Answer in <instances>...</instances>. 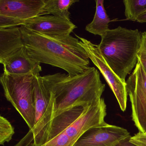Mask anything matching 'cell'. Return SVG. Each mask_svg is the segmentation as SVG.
<instances>
[{
    "label": "cell",
    "mask_w": 146,
    "mask_h": 146,
    "mask_svg": "<svg viewBox=\"0 0 146 146\" xmlns=\"http://www.w3.org/2000/svg\"><path fill=\"white\" fill-rule=\"evenodd\" d=\"M20 27L25 47L36 62L63 69L71 77L89 67V58L78 38L48 36Z\"/></svg>",
    "instance_id": "cell-1"
},
{
    "label": "cell",
    "mask_w": 146,
    "mask_h": 146,
    "mask_svg": "<svg viewBox=\"0 0 146 146\" xmlns=\"http://www.w3.org/2000/svg\"><path fill=\"white\" fill-rule=\"evenodd\" d=\"M42 78L47 88L53 95L52 118L77 106L97 104L101 100L106 88L100 72L94 67H89L73 77L57 73Z\"/></svg>",
    "instance_id": "cell-2"
},
{
    "label": "cell",
    "mask_w": 146,
    "mask_h": 146,
    "mask_svg": "<svg viewBox=\"0 0 146 146\" xmlns=\"http://www.w3.org/2000/svg\"><path fill=\"white\" fill-rule=\"evenodd\" d=\"M106 114L103 98L94 105L70 108L51 119L40 146H73L88 130L105 123Z\"/></svg>",
    "instance_id": "cell-3"
},
{
    "label": "cell",
    "mask_w": 146,
    "mask_h": 146,
    "mask_svg": "<svg viewBox=\"0 0 146 146\" xmlns=\"http://www.w3.org/2000/svg\"><path fill=\"white\" fill-rule=\"evenodd\" d=\"M98 45L105 61L124 82L136 66L142 44V33L138 29L121 26L109 29Z\"/></svg>",
    "instance_id": "cell-4"
},
{
    "label": "cell",
    "mask_w": 146,
    "mask_h": 146,
    "mask_svg": "<svg viewBox=\"0 0 146 146\" xmlns=\"http://www.w3.org/2000/svg\"><path fill=\"white\" fill-rule=\"evenodd\" d=\"M32 75L11 76L3 72L0 82L7 100L23 117L29 129L35 125L34 81Z\"/></svg>",
    "instance_id": "cell-5"
},
{
    "label": "cell",
    "mask_w": 146,
    "mask_h": 146,
    "mask_svg": "<svg viewBox=\"0 0 146 146\" xmlns=\"http://www.w3.org/2000/svg\"><path fill=\"white\" fill-rule=\"evenodd\" d=\"M126 83L132 120L139 131L146 133V74L139 61Z\"/></svg>",
    "instance_id": "cell-6"
},
{
    "label": "cell",
    "mask_w": 146,
    "mask_h": 146,
    "mask_svg": "<svg viewBox=\"0 0 146 146\" xmlns=\"http://www.w3.org/2000/svg\"><path fill=\"white\" fill-rule=\"evenodd\" d=\"M35 125L32 131L34 134L35 146H40L52 117L54 97L46 87L42 76H35L34 81Z\"/></svg>",
    "instance_id": "cell-7"
},
{
    "label": "cell",
    "mask_w": 146,
    "mask_h": 146,
    "mask_svg": "<svg viewBox=\"0 0 146 146\" xmlns=\"http://www.w3.org/2000/svg\"><path fill=\"white\" fill-rule=\"evenodd\" d=\"M44 0H0V29L19 26L43 14Z\"/></svg>",
    "instance_id": "cell-8"
},
{
    "label": "cell",
    "mask_w": 146,
    "mask_h": 146,
    "mask_svg": "<svg viewBox=\"0 0 146 146\" xmlns=\"http://www.w3.org/2000/svg\"><path fill=\"white\" fill-rule=\"evenodd\" d=\"M89 59L97 67L105 78L117 101L123 112L126 110L127 94L126 82H124L109 67L102 57L98 45L90 41L76 35Z\"/></svg>",
    "instance_id": "cell-9"
},
{
    "label": "cell",
    "mask_w": 146,
    "mask_h": 146,
    "mask_svg": "<svg viewBox=\"0 0 146 146\" xmlns=\"http://www.w3.org/2000/svg\"><path fill=\"white\" fill-rule=\"evenodd\" d=\"M131 137L126 129L105 123L88 130L73 146H116Z\"/></svg>",
    "instance_id": "cell-10"
},
{
    "label": "cell",
    "mask_w": 146,
    "mask_h": 146,
    "mask_svg": "<svg viewBox=\"0 0 146 146\" xmlns=\"http://www.w3.org/2000/svg\"><path fill=\"white\" fill-rule=\"evenodd\" d=\"M48 36L61 37L70 35L77 28L70 20L52 16H40L22 21L19 26Z\"/></svg>",
    "instance_id": "cell-11"
},
{
    "label": "cell",
    "mask_w": 146,
    "mask_h": 146,
    "mask_svg": "<svg viewBox=\"0 0 146 146\" xmlns=\"http://www.w3.org/2000/svg\"><path fill=\"white\" fill-rule=\"evenodd\" d=\"M4 72L11 76L40 75L42 71L40 64L29 55L25 47L7 58L2 63Z\"/></svg>",
    "instance_id": "cell-12"
},
{
    "label": "cell",
    "mask_w": 146,
    "mask_h": 146,
    "mask_svg": "<svg viewBox=\"0 0 146 146\" xmlns=\"http://www.w3.org/2000/svg\"><path fill=\"white\" fill-rule=\"evenodd\" d=\"M20 26L0 29V63L24 47Z\"/></svg>",
    "instance_id": "cell-13"
},
{
    "label": "cell",
    "mask_w": 146,
    "mask_h": 146,
    "mask_svg": "<svg viewBox=\"0 0 146 146\" xmlns=\"http://www.w3.org/2000/svg\"><path fill=\"white\" fill-rule=\"evenodd\" d=\"M96 9L93 21L87 25L85 30L95 35L101 36L109 29L111 19L107 14L104 5V0H96Z\"/></svg>",
    "instance_id": "cell-14"
},
{
    "label": "cell",
    "mask_w": 146,
    "mask_h": 146,
    "mask_svg": "<svg viewBox=\"0 0 146 146\" xmlns=\"http://www.w3.org/2000/svg\"><path fill=\"white\" fill-rule=\"evenodd\" d=\"M79 1L78 0H44L43 14H51L54 17L70 20L69 9L72 5Z\"/></svg>",
    "instance_id": "cell-15"
},
{
    "label": "cell",
    "mask_w": 146,
    "mask_h": 146,
    "mask_svg": "<svg viewBox=\"0 0 146 146\" xmlns=\"http://www.w3.org/2000/svg\"><path fill=\"white\" fill-rule=\"evenodd\" d=\"M123 3L126 20L136 21L139 16L146 13V0H124Z\"/></svg>",
    "instance_id": "cell-16"
},
{
    "label": "cell",
    "mask_w": 146,
    "mask_h": 146,
    "mask_svg": "<svg viewBox=\"0 0 146 146\" xmlns=\"http://www.w3.org/2000/svg\"><path fill=\"white\" fill-rule=\"evenodd\" d=\"M15 134L14 127L10 122L3 116L0 117V144L5 145L12 139Z\"/></svg>",
    "instance_id": "cell-17"
},
{
    "label": "cell",
    "mask_w": 146,
    "mask_h": 146,
    "mask_svg": "<svg viewBox=\"0 0 146 146\" xmlns=\"http://www.w3.org/2000/svg\"><path fill=\"white\" fill-rule=\"evenodd\" d=\"M14 146H35L34 134L32 130L29 132Z\"/></svg>",
    "instance_id": "cell-18"
},
{
    "label": "cell",
    "mask_w": 146,
    "mask_h": 146,
    "mask_svg": "<svg viewBox=\"0 0 146 146\" xmlns=\"http://www.w3.org/2000/svg\"><path fill=\"white\" fill-rule=\"evenodd\" d=\"M129 141L137 146H146V133L139 131L131 137Z\"/></svg>",
    "instance_id": "cell-19"
},
{
    "label": "cell",
    "mask_w": 146,
    "mask_h": 146,
    "mask_svg": "<svg viewBox=\"0 0 146 146\" xmlns=\"http://www.w3.org/2000/svg\"><path fill=\"white\" fill-rule=\"evenodd\" d=\"M138 61L140 62L144 72L146 74V52L140 50L137 54Z\"/></svg>",
    "instance_id": "cell-20"
},
{
    "label": "cell",
    "mask_w": 146,
    "mask_h": 146,
    "mask_svg": "<svg viewBox=\"0 0 146 146\" xmlns=\"http://www.w3.org/2000/svg\"><path fill=\"white\" fill-rule=\"evenodd\" d=\"M141 50L146 52V31L142 33V44Z\"/></svg>",
    "instance_id": "cell-21"
},
{
    "label": "cell",
    "mask_w": 146,
    "mask_h": 146,
    "mask_svg": "<svg viewBox=\"0 0 146 146\" xmlns=\"http://www.w3.org/2000/svg\"><path fill=\"white\" fill-rule=\"evenodd\" d=\"M129 139L130 138L122 141L116 146H137L130 142Z\"/></svg>",
    "instance_id": "cell-22"
},
{
    "label": "cell",
    "mask_w": 146,
    "mask_h": 146,
    "mask_svg": "<svg viewBox=\"0 0 146 146\" xmlns=\"http://www.w3.org/2000/svg\"><path fill=\"white\" fill-rule=\"evenodd\" d=\"M136 21L140 23H146V13L139 16Z\"/></svg>",
    "instance_id": "cell-23"
}]
</instances>
